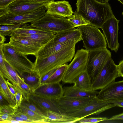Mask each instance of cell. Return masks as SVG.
<instances>
[{
	"label": "cell",
	"instance_id": "cell-4",
	"mask_svg": "<svg viewBox=\"0 0 123 123\" xmlns=\"http://www.w3.org/2000/svg\"><path fill=\"white\" fill-rule=\"evenodd\" d=\"M79 29L83 47L89 51L106 48L107 42L98 28L90 24L77 27Z\"/></svg>",
	"mask_w": 123,
	"mask_h": 123
},
{
	"label": "cell",
	"instance_id": "cell-44",
	"mask_svg": "<svg viewBox=\"0 0 123 123\" xmlns=\"http://www.w3.org/2000/svg\"><path fill=\"white\" fill-rule=\"evenodd\" d=\"M117 68L119 77H123V59L117 65Z\"/></svg>",
	"mask_w": 123,
	"mask_h": 123
},
{
	"label": "cell",
	"instance_id": "cell-30",
	"mask_svg": "<svg viewBox=\"0 0 123 123\" xmlns=\"http://www.w3.org/2000/svg\"><path fill=\"white\" fill-rule=\"evenodd\" d=\"M18 110L34 119L38 123H49L45 118L21 105L19 107Z\"/></svg>",
	"mask_w": 123,
	"mask_h": 123
},
{
	"label": "cell",
	"instance_id": "cell-12",
	"mask_svg": "<svg viewBox=\"0 0 123 123\" xmlns=\"http://www.w3.org/2000/svg\"><path fill=\"white\" fill-rule=\"evenodd\" d=\"M8 43L17 51L25 55H32L35 56L43 46L34 42L16 36H10Z\"/></svg>",
	"mask_w": 123,
	"mask_h": 123
},
{
	"label": "cell",
	"instance_id": "cell-41",
	"mask_svg": "<svg viewBox=\"0 0 123 123\" xmlns=\"http://www.w3.org/2000/svg\"><path fill=\"white\" fill-rule=\"evenodd\" d=\"M13 115L0 113V123L3 121L10 120Z\"/></svg>",
	"mask_w": 123,
	"mask_h": 123
},
{
	"label": "cell",
	"instance_id": "cell-37",
	"mask_svg": "<svg viewBox=\"0 0 123 123\" xmlns=\"http://www.w3.org/2000/svg\"><path fill=\"white\" fill-rule=\"evenodd\" d=\"M17 110L10 104L0 106V113L13 115Z\"/></svg>",
	"mask_w": 123,
	"mask_h": 123
},
{
	"label": "cell",
	"instance_id": "cell-32",
	"mask_svg": "<svg viewBox=\"0 0 123 123\" xmlns=\"http://www.w3.org/2000/svg\"><path fill=\"white\" fill-rule=\"evenodd\" d=\"M74 15L67 18L68 21L72 24L74 27L82 25H86L90 24L81 15L75 12H74Z\"/></svg>",
	"mask_w": 123,
	"mask_h": 123
},
{
	"label": "cell",
	"instance_id": "cell-27",
	"mask_svg": "<svg viewBox=\"0 0 123 123\" xmlns=\"http://www.w3.org/2000/svg\"><path fill=\"white\" fill-rule=\"evenodd\" d=\"M49 31L34 27L25 24L23 26L13 31L10 36L30 35L38 33H46Z\"/></svg>",
	"mask_w": 123,
	"mask_h": 123
},
{
	"label": "cell",
	"instance_id": "cell-16",
	"mask_svg": "<svg viewBox=\"0 0 123 123\" xmlns=\"http://www.w3.org/2000/svg\"><path fill=\"white\" fill-rule=\"evenodd\" d=\"M56 100L31 93L29 100L41 108L45 111L49 110L61 114H67L57 104Z\"/></svg>",
	"mask_w": 123,
	"mask_h": 123
},
{
	"label": "cell",
	"instance_id": "cell-48",
	"mask_svg": "<svg viewBox=\"0 0 123 123\" xmlns=\"http://www.w3.org/2000/svg\"><path fill=\"white\" fill-rule=\"evenodd\" d=\"M109 102L114 104L116 106L123 108V100L112 101H110Z\"/></svg>",
	"mask_w": 123,
	"mask_h": 123
},
{
	"label": "cell",
	"instance_id": "cell-46",
	"mask_svg": "<svg viewBox=\"0 0 123 123\" xmlns=\"http://www.w3.org/2000/svg\"><path fill=\"white\" fill-rule=\"evenodd\" d=\"M10 104L4 98L1 93H0V106Z\"/></svg>",
	"mask_w": 123,
	"mask_h": 123
},
{
	"label": "cell",
	"instance_id": "cell-28",
	"mask_svg": "<svg viewBox=\"0 0 123 123\" xmlns=\"http://www.w3.org/2000/svg\"><path fill=\"white\" fill-rule=\"evenodd\" d=\"M67 65V63L59 67L44 83H60L63 78Z\"/></svg>",
	"mask_w": 123,
	"mask_h": 123
},
{
	"label": "cell",
	"instance_id": "cell-53",
	"mask_svg": "<svg viewBox=\"0 0 123 123\" xmlns=\"http://www.w3.org/2000/svg\"><path fill=\"white\" fill-rule=\"evenodd\" d=\"M123 5V0H118Z\"/></svg>",
	"mask_w": 123,
	"mask_h": 123
},
{
	"label": "cell",
	"instance_id": "cell-15",
	"mask_svg": "<svg viewBox=\"0 0 123 123\" xmlns=\"http://www.w3.org/2000/svg\"><path fill=\"white\" fill-rule=\"evenodd\" d=\"M96 97L68 98L63 96L56 99V101L59 107L68 114L80 110Z\"/></svg>",
	"mask_w": 123,
	"mask_h": 123
},
{
	"label": "cell",
	"instance_id": "cell-47",
	"mask_svg": "<svg viewBox=\"0 0 123 123\" xmlns=\"http://www.w3.org/2000/svg\"><path fill=\"white\" fill-rule=\"evenodd\" d=\"M123 120V112L113 116L110 118L108 119V120Z\"/></svg>",
	"mask_w": 123,
	"mask_h": 123
},
{
	"label": "cell",
	"instance_id": "cell-31",
	"mask_svg": "<svg viewBox=\"0 0 123 123\" xmlns=\"http://www.w3.org/2000/svg\"><path fill=\"white\" fill-rule=\"evenodd\" d=\"M4 62L9 74L12 80L11 83L17 88L22 78L17 71L5 60V59Z\"/></svg>",
	"mask_w": 123,
	"mask_h": 123
},
{
	"label": "cell",
	"instance_id": "cell-18",
	"mask_svg": "<svg viewBox=\"0 0 123 123\" xmlns=\"http://www.w3.org/2000/svg\"><path fill=\"white\" fill-rule=\"evenodd\" d=\"M63 87L60 83L43 84L31 93L57 99L63 96Z\"/></svg>",
	"mask_w": 123,
	"mask_h": 123
},
{
	"label": "cell",
	"instance_id": "cell-14",
	"mask_svg": "<svg viewBox=\"0 0 123 123\" xmlns=\"http://www.w3.org/2000/svg\"><path fill=\"white\" fill-rule=\"evenodd\" d=\"M46 5L31 0H16L9 4L6 8L10 13L22 14L34 12Z\"/></svg>",
	"mask_w": 123,
	"mask_h": 123
},
{
	"label": "cell",
	"instance_id": "cell-17",
	"mask_svg": "<svg viewBox=\"0 0 123 123\" xmlns=\"http://www.w3.org/2000/svg\"><path fill=\"white\" fill-rule=\"evenodd\" d=\"M46 13L58 17H69L73 12L69 2L66 0L53 1L47 5Z\"/></svg>",
	"mask_w": 123,
	"mask_h": 123
},
{
	"label": "cell",
	"instance_id": "cell-52",
	"mask_svg": "<svg viewBox=\"0 0 123 123\" xmlns=\"http://www.w3.org/2000/svg\"><path fill=\"white\" fill-rule=\"evenodd\" d=\"M96 1L99 2L103 3H108V2L109 0H95Z\"/></svg>",
	"mask_w": 123,
	"mask_h": 123
},
{
	"label": "cell",
	"instance_id": "cell-35",
	"mask_svg": "<svg viewBox=\"0 0 123 123\" xmlns=\"http://www.w3.org/2000/svg\"><path fill=\"white\" fill-rule=\"evenodd\" d=\"M25 24H18L12 25H0V34L5 36H10L11 34L13 31L21 27Z\"/></svg>",
	"mask_w": 123,
	"mask_h": 123
},
{
	"label": "cell",
	"instance_id": "cell-34",
	"mask_svg": "<svg viewBox=\"0 0 123 123\" xmlns=\"http://www.w3.org/2000/svg\"><path fill=\"white\" fill-rule=\"evenodd\" d=\"M5 59L3 50L1 47H0V72H1L5 78L11 83L12 80L5 63Z\"/></svg>",
	"mask_w": 123,
	"mask_h": 123
},
{
	"label": "cell",
	"instance_id": "cell-19",
	"mask_svg": "<svg viewBox=\"0 0 123 123\" xmlns=\"http://www.w3.org/2000/svg\"><path fill=\"white\" fill-rule=\"evenodd\" d=\"M72 40H75L78 42L82 40L78 28H74L57 33L51 40L43 47H50Z\"/></svg>",
	"mask_w": 123,
	"mask_h": 123
},
{
	"label": "cell",
	"instance_id": "cell-3",
	"mask_svg": "<svg viewBox=\"0 0 123 123\" xmlns=\"http://www.w3.org/2000/svg\"><path fill=\"white\" fill-rule=\"evenodd\" d=\"M3 51L5 60L17 71L20 76L25 73L34 71V63L26 55L17 51L9 43L0 45Z\"/></svg>",
	"mask_w": 123,
	"mask_h": 123
},
{
	"label": "cell",
	"instance_id": "cell-40",
	"mask_svg": "<svg viewBox=\"0 0 123 123\" xmlns=\"http://www.w3.org/2000/svg\"><path fill=\"white\" fill-rule=\"evenodd\" d=\"M59 67L52 70L43 76L41 79L40 85L44 83L54 73Z\"/></svg>",
	"mask_w": 123,
	"mask_h": 123
},
{
	"label": "cell",
	"instance_id": "cell-33",
	"mask_svg": "<svg viewBox=\"0 0 123 123\" xmlns=\"http://www.w3.org/2000/svg\"><path fill=\"white\" fill-rule=\"evenodd\" d=\"M22 94L24 99L28 100L32 91L28 85L22 78L16 88Z\"/></svg>",
	"mask_w": 123,
	"mask_h": 123
},
{
	"label": "cell",
	"instance_id": "cell-24",
	"mask_svg": "<svg viewBox=\"0 0 123 123\" xmlns=\"http://www.w3.org/2000/svg\"><path fill=\"white\" fill-rule=\"evenodd\" d=\"M74 84V86L79 89L87 91H92L91 79L86 70L77 77Z\"/></svg>",
	"mask_w": 123,
	"mask_h": 123
},
{
	"label": "cell",
	"instance_id": "cell-13",
	"mask_svg": "<svg viewBox=\"0 0 123 123\" xmlns=\"http://www.w3.org/2000/svg\"><path fill=\"white\" fill-rule=\"evenodd\" d=\"M100 90L97 97L101 101L123 100V80L114 81Z\"/></svg>",
	"mask_w": 123,
	"mask_h": 123
},
{
	"label": "cell",
	"instance_id": "cell-50",
	"mask_svg": "<svg viewBox=\"0 0 123 123\" xmlns=\"http://www.w3.org/2000/svg\"><path fill=\"white\" fill-rule=\"evenodd\" d=\"M39 2L44 3L47 4L51 2L54 1V0H31Z\"/></svg>",
	"mask_w": 123,
	"mask_h": 123
},
{
	"label": "cell",
	"instance_id": "cell-21",
	"mask_svg": "<svg viewBox=\"0 0 123 123\" xmlns=\"http://www.w3.org/2000/svg\"><path fill=\"white\" fill-rule=\"evenodd\" d=\"M75 40H72L49 47H42L38 51L35 57L40 59L43 58L68 46L78 43Z\"/></svg>",
	"mask_w": 123,
	"mask_h": 123
},
{
	"label": "cell",
	"instance_id": "cell-8",
	"mask_svg": "<svg viewBox=\"0 0 123 123\" xmlns=\"http://www.w3.org/2000/svg\"><path fill=\"white\" fill-rule=\"evenodd\" d=\"M111 53L107 48L89 51L86 70L92 80L99 73Z\"/></svg>",
	"mask_w": 123,
	"mask_h": 123
},
{
	"label": "cell",
	"instance_id": "cell-20",
	"mask_svg": "<svg viewBox=\"0 0 123 123\" xmlns=\"http://www.w3.org/2000/svg\"><path fill=\"white\" fill-rule=\"evenodd\" d=\"M63 96L68 98H79L95 97L98 92L96 91H87L76 87L74 86L63 87Z\"/></svg>",
	"mask_w": 123,
	"mask_h": 123
},
{
	"label": "cell",
	"instance_id": "cell-23",
	"mask_svg": "<svg viewBox=\"0 0 123 123\" xmlns=\"http://www.w3.org/2000/svg\"><path fill=\"white\" fill-rule=\"evenodd\" d=\"M55 35V34L52 33L48 32L13 36L18 37L25 39L37 43L43 46L54 37Z\"/></svg>",
	"mask_w": 123,
	"mask_h": 123
},
{
	"label": "cell",
	"instance_id": "cell-2",
	"mask_svg": "<svg viewBox=\"0 0 123 123\" xmlns=\"http://www.w3.org/2000/svg\"><path fill=\"white\" fill-rule=\"evenodd\" d=\"M76 43L42 59L36 57L34 63V71L41 79L52 70L70 62L75 54Z\"/></svg>",
	"mask_w": 123,
	"mask_h": 123
},
{
	"label": "cell",
	"instance_id": "cell-49",
	"mask_svg": "<svg viewBox=\"0 0 123 123\" xmlns=\"http://www.w3.org/2000/svg\"><path fill=\"white\" fill-rule=\"evenodd\" d=\"M9 13L7 8H0V17L2 16Z\"/></svg>",
	"mask_w": 123,
	"mask_h": 123
},
{
	"label": "cell",
	"instance_id": "cell-36",
	"mask_svg": "<svg viewBox=\"0 0 123 123\" xmlns=\"http://www.w3.org/2000/svg\"><path fill=\"white\" fill-rule=\"evenodd\" d=\"M108 119L106 117L83 118L79 120L78 122L80 123H97L108 120Z\"/></svg>",
	"mask_w": 123,
	"mask_h": 123
},
{
	"label": "cell",
	"instance_id": "cell-9",
	"mask_svg": "<svg viewBox=\"0 0 123 123\" xmlns=\"http://www.w3.org/2000/svg\"><path fill=\"white\" fill-rule=\"evenodd\" d=\"M47 5L32 12L22 14H16L9 12L0 17V25H12L32 23L39 19L46 13Z\"/></svg>",
	"mask_w": 123,
	"mask_h": 123
},
{
	"label": "cell",
	"instance_id": "cell-54",
	"mask_svg": "<svg viewBox=\"0 0 123 123\" xmlns=\"http://www.w3.org/2000/svg\"><path fill=\"white\" fill-rule=\"evenodd\" d=\"M122 15L123 16V12H122Z\"/></svg>",
	"mask_w": 123,
	"mask_h": 123
},
{
	"label": "cell",
	"instance_id": "cell-38",
	"mask_svg": "<svg viewBox=\"0 0 123 123\" xmlns=\"http://www.w3.org/2000/svg\"><path fill=\"white\" fill-rule=\"evenodd\" d=\"M15 97L16 101L15 107L18 110L19 107L21 105L24 98L22 94L18 90Z\"/></svg>",
	"mask_w": 123,
	"mask_h": 123
},
{
	"label": "cell",
	"instance_id": "cell-6",
	"mask_svg": "<svg viewBox=\"0 0 123 123\" xmlns=\"http://www.w3.org/2000/svg\"><path fill=\"white\" fill-rule=\"evenodd\" d=\"M89 52L83 49L77 50L73 59L67 65L62 81L64 83H74L77 77L86 70Z\"/></svg>",
	"mask_w": 123,
	"mask_h": 123
},
{
	"label": "cell",
	"instance_id": "cell-42",
	"mask_svg": "<svg viewBox=\"0 0 123 123\" xmlns=\"http://www.w3.org/2000/svg\"><path fill=\"white\" fill-rule=\"evenodd\" d=\"M8 80H6L7 85L11 92L15 97L17 92V90L16 88Z\"/></svg>",
	"mask_w": 123,
	"mask_h": 123
},
{
	"label": "cell",
	"instance_id": "cell-1",
	"mask_svg": "<svg viewBox=\"0 0 123 123\" xmlns=\"http://www.w3.org/2000/svg\"><path fill=\"white\" fill-rule=\"evenodd\" d=\"M76 4L75 12L98 28H101L113 14L108 3H101L95 0H77Z\"/></svg>",
	"mask_w": 123,
	"mask_h": 123
},
{
	"label": "cell",
	"instance_id": "cell-43",
	"mask_svg": "<svg viewBox=\"0 0 123 123\" xmlns=\"http://www.w3.org/2000/svg\"><path fill=\"white\" fill-rule=\"evenodd\" d=\"M16 0H0V8H6L10 3Z\"/></svg>",
	"mask_w": 123,
	"mask_h": 123
},
{
	"label": "cell",
	"instance_id": "cell-25",
	"mask_svg": "<svg viewBox=\"0 0 123 123\" xmlns=\"http://www.w3.org/2000/svg\"><path fill=\"white\" fill-rule=\"evenodd\" d=\"M5 78L2 73L0 72V93L10 105L15 106L16 104L15 98L9 89L6 80Z\"/></svg>",
	"mask_w": 123,
	"mask_h": 123
},
{
	"label": "cell",
	"instance_id": "cell-29",
	"mask_svg": "<svg viewBox=\"0 0 123 123\" xmlns=\"http://www.w3.org/2000/svg\"><path fill=\"white\" fill-rule=\"evenodd\" d=\"M21 105L25 107L41 116L46 118L48 120L47 111L44 110L29 100L24 99Z\"/></svg>",
	"mask_w": 123,
	"mask_h": 123
},
{
	"label": "cell",
	"instance_id": "cell-45",
	"mask_svg": "<svg viewBox=\"0 0 123 123\" xmlns=\"http://www.w3.org/2000/svg\"><path fill=\"white\" fill-rule=\"evenodd\" d=\"M11 119L22 122L24 123H33L32 121L30 120L22 118L20 117L15 116L14 114L10 120Z\"/></svg>",
	"mask_w": 123,
	"mask_h": 123
},
{
	"label": "cell",
	"instance_id": "cell-7",
	"mask_svg": "<svg viewBox=\"0 0 123 123\" xmlns=\"http://www.w3.org/2000/svg\"><path fill=\"white\" fill-rule=\"evenodd\" d=\"M118 77L117 65L111 57L107 61L99 73L92 81V90H101L115 81Z\"/></svg>",
	"mask_w": 123,
	"mask_h": 123
},
{
	"label": "cell",
	"instance_id": "cell-22",
	"mask_svg": "<svg viewBox=\"0 0 123 123\" xmlns=\"http://www.w3.org/2000/svg\"><path fill=\"white\" fill-rule=\"evenodd\" d=\"M47 114L49 123H72L78 120L77 118L67 114H61L49 110H47Z\"/></svg>",
	"mask_w": 123,
	"mask_h": 123
},
{
	"label": "cell",
	"instance_id": "cell-11",
	"mask_svg": "<svg viewBox=\"0 0 123 123\" xmlns=\"http://www.w3.org/2000/svg\"><path fill=\"white\" fill-rule=\"evenodd\" d=\"M119 20L113 14L102 25V29L108 45V47L112 51L117 52L119 47L118 33Z\"/></svg>",
	"mask_w": 123,
	"mask_h": 123
},
{
	"label": "cell",
	"instance_id": "cell-51",
	"mask_svg": "<svg viewBox=\"0 0 123 123\" xmlns=\"http://www.w3.org/2000/svg\"><path fill=\"white\" fill-rule=\"evenodd\" d=\"M6 40V38L4 36L0 34V45L4 44Z\"/></svg>",
	"mask_w": 123,
	"mask_h": 123
},
{
	"label": "cell",
	"instance_id": "cell-39",
	"mask_svg": "<svg viewBox=\"0 0 123 123\" xmlns=\"http://www.w3.org/2000/svg\"><path fill=\"white\" fill-rule=\"evenodd\" d=\"M14 115L20 117L22 118L30 120L32 121L33 123H38L34 119L29 116L20 112L18 110L14 114Z\"/></svg>",
	"mask_w": 123,
	"mask_h": 123
},
{
	"label": "cell",
	"instance_id": "cell-26",
	"mask_svg": "<svg viewBox=\"0 0 123 123\" xmlns=\"http://www.w3.org/2000/svg\"><path fill=\"white\" fill-rule=\"evenodd\" d=\"M21 77L28 85L31 90L32 92L40 85V77L34 71L30 73H25Z\"/></svg>",
	"mask_w": 123,
	"mask_h": 123
},
{
	"label": "cell",
	"instance_id": "cell-5",
	"mask_svg": "<svg viewBox=\"0 0 123 123\" xmlns=\"http://www.w3.org/2000/svg\"><path fill=\"white\" fill-rule=\"evenodd\" d=\"M31 25L55 34L75 28L66 18L57 17L46 13L41 18L31 23Z\"/></svg>",
	"mask_w": 123,
	"mask_h": 123
},
{
	"label": "cell",
	"instance_id": "cell-10",
	"mask_svg": "<svg viewBox=\"0 0 123 123\" xmlns=\"http://www.w3.org/2000/svg\"><path fill=\"white\" fill-rule=\"evenodd\" d=\"M115 106L113 103L100 100L97 96L80 110L67 114L78 120L91 115L99 114Z\"/></svg>",
	"mask_w": 123,
	"mask_h": 123
}]
</instances>
